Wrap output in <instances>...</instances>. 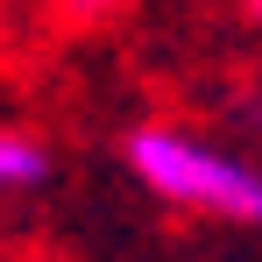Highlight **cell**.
Here are the masks:
<instances>
[{
	"label": "cell",
	"instance_id": "7a4b0ae2",
	"mask_svg": "<svg viewBox=\"0 0 262 262\" xmlns=\"http://www.w3.org/2000/svg\"><path fill=\"white\" fill-rule=\"evenodd\" d=\"M50 184V149L29 128H0V191H36Z\"/></svg>",
	"mask_w": 262,
	"mask_h": 262
},
{
	"label": "cell",
	"instance_id": "6da1fadb",
	"mask_svg": "<svg viewBox=\"0 0 262 262\" xmlns=\"http://www.w3.org/2000/svg\"><path fill=\"white\" fill-rule=\"evenodd\" d=\"M128 170L163 206H184V213L234 220V227H248L262 213L255 163L234 156V149H220V142H199V135H184V128H135L128 135Z\"/></svg>",
	"mask_w": 262,
	"mask_h": 262
}]
</instances>
